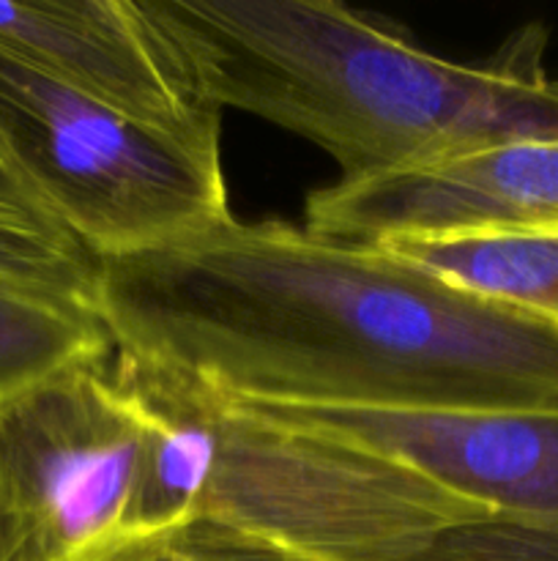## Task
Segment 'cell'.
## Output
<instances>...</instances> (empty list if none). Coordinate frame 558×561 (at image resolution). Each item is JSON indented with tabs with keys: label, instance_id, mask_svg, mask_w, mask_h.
<instances>
[{
	"label": "cell",
	"instance_id": "cell-1",
	"mask_svg": "<svg viewBox=\"0 0 558 561\" xmlns=\"http://www.w3.org/2000/svg\"><path fill=\"white\" fill-rule=\"evenodd\" d=\"M113 345L222 403L558 409V329L386 247L235 217L102 257Z\"/></svg>",
	"mask_w": 558,
	"mask_h": 561
},
{
	"label": "cell",
	"instance_id": "cell-2",
	"mask_svg": "<svg viewBox=\"0 0 558 561\" xmlns=\"http://www.w3.org/2000/svg\"><path fill=\"white\" fill-rule=\"evenodd\" d=\"M197 85L321 146L339 184L430 168L503 142L558 140L547 31L454 64L334 0H146Z\"/></svg>",
	"mask_w": 558,
	"mask_h": 561
},
{
	"label": "cell",
	"instance_id": "cell-3",
	"mask_svg": "<svg viewBox=\"0 0 558 561\" xmlns=\"http://www.w3.org/2000/svg\"><path fill=\"white\" fill-rule=\"evenodd\" d=\"M197 392L213 431L197 515L310 561H558V524L481 507L386 455Z\"/></svg>",
	"mask_w": 558,
	"mask_h": 561
},
{
	"label": "cell",
	"instance_id": "cell-4",
	"mask_svg": "<svg viewBox=\"0 0 558 561\" xmlns=\"http://www.w3.org/2000/svg\"><path fill=\"white\" fill-rule=\"evenodd\" d=\"M0 129L49 208L98 261L233 217L219 142L135 124L3 42Z\"/></svg>",
	"mask_w": 558,
	"mask_h": 561
},
{
	"label": "cell",
	"instance_id": "cell-5",
	"mask_svg": "<svg viewBox=\"0 0 558 561\" xmlns=\"http://www.w3.org/2000/svg\"><path fill=\"white\" fill-rule=\"evenodd\" d=\"M140 438L113 354L0 400V561L107 559L126 540Z\"/></svg>",
	"mask_w": 558,
	"mask_h": 561
},
{
	"label": "cell",
	"instance_id": "cell-6",
	"mask_svg": "<svg viewBox=\"0 0 558 561\" xmlns=\"http://www.w3.org/2000/svg\"><path fill=\"white\" fill-rule=\"evenodd\" d=\"M228 405L386 455L481 507L558 524V409Z\"/></svg>",
	"mask_w": 558,
	"mask_h": 561
},
{
	"label": "cell",
	"instance_id": "cell-7",
	"mask_svg": "<svg viewBox=\"0 0 558 561\" xmlns=\"http://www.w3.org/2000/svg\"><path fill=\"white\" fill-rule=\"evenodd\" d=\"M0 42L135 124L219 142L222 110L146 3L0 0Z\"/></svg>",
	"mask_w": 558,
	"mask_h": 561
},
{
	"label": "cell",
	"instance_id": "cell-8",
	"mask_svg": "<svg viewBox=\"0 0 558 561\" xmlns=\"http://www.w3.org/2000/svg\"><path fill=\"white\" fill-rule=\"evenodd\" d=\"M306 230L356 244L558 230V140L503 142L430 168L310 192Z\"/></svg>",
	"mask_w": 558,
	"mask_h": 561
},
{
	"label": "cell",
	"instance_id": "cell-9",
	"mask_svg": "<svg viewBox=\"0 0 558 561\" xmlns=\"http://www.w3.org/2000/svg\"><path fill=\"white\" fill-rule=\"evenodd\" d=\"M377 247L558 329V230L392 239Z\"/></svg>",
	"mask_w": 558,
	"mask_h": 561
},
{
	"label": "cell",
	"instance_id": "cell-10",
	"mask_svg": "<svg viewBox=\"0 0 558 561\" xmlns=\"http://www.w3.org/2000/svg\"><path fill=\"white\" fill-rule=\"evenodd\" d=\"M98 261L49 208L0 129V279L96 312Z\"/></svg>",
	"mask_w": 558,
	"mask_h": 561
},
{
	"label": "cell",
	"instance_id": "cell-11",
	"mask_svg": "<svg viewBox=\"0 0 558 561\" xmlns=\"http://www.w3.org/2000/svg\"><path fill=\"white\" fill-rule=\"evenodd\" d=\"M113 348L91 307L0 279V400Z\"/></svg>",
	"mask_w": 558,
	"mask_h": 561
},
{
	"label": "cell",
	"instance_id": "cell-12",
	"mask_svg": "<svg viewBox=\"0 0 558 561\" xmlns=\"http://www.w3.org/2000/svg\"><path fill=\"white\" fill-rule=\"evenodd\" d=\"M102 561H310L228 520L197 515L167 531L126 540Z\"/></svg>",
	"mask_w": 558,
	"mask_h": 561
}]
</instances>
